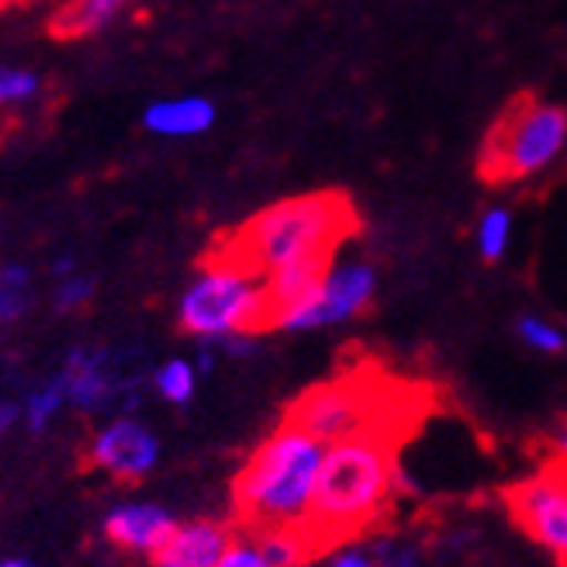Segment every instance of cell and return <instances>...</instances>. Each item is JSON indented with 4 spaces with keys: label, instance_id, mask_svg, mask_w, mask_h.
<instances>
[{
    "label": "cell",
    "instance_id": "6da1fadb",
    "mask_svg": "<svg viewBox=\"0 0 567 567\" xmlns=\"http://www.w3.org/2000/svg\"><path fill=\"white\" fill-rule=\"evenodd\" d=\"M402 488L399 443L388 433H363L326 446L316 498L301 533L311 554L336 550L347 540H360L388 513L394 492Z\"/></svg>",
    "mask_w": 567,
    "mask_h": 567
},
{
    "label": "cell",
    "instance_id": "7a4b0ae2",
    "mask_svg": "<svg viewBox=\"0 0 567 567\" xmlns=\"http://www.w3.org/2000/svg\"><path fill=\"white\" fill-rule=\"evenodd\" d=\"M357 233V212L350 197L322 190L288 197L252 215L233 236H225L215 252L229 257L252 274L267 277L270 270L295 260H332L336 249Z\"/></svg>",
    "mask_w": 567,
    "mask_h": 567
},
{
    "label": "cell",
    "instance_id": "3957f363",
    "mask_svg": "<svg viewBox=\"0 0 567 567\" xmlns=\"http://www.w3.org/2000/svg\"><path fill=\"white\" fill-rule=\"evenodd\" d=\"M326 443L308 436L291 422L277 430L249 453L233 481L236 519L249 533L264 529H301L316 498Z\"/></svg>",
    "mask_w": 567,
    "mask_h": 567
},
{
    "label": "cell",
    "instance_id": "277c9868",
    "mask_svg": "<svg viewBox=\"0 0 567 567\" xmlns=\"http://www.w3.org/2000/svg\"><path fill=\"white\" fill-rule=\"evenodd\" d=\"M177 322L187 336L205 339V343L267 332L264 277L212 249L181 295Z\"/></svg>",
    "mask_w": 567,
    "mask_h": 567
},
{
    "label": "cell",
    "instance_id": "5b68a950",
    "mask_svg": "<svg viewBox=\"0 0 567 567\" xmlns=\"http://www.w3.org/2000/svg\"><path fill=\"white\" fill-rule=\"evenodd\" d=\"M284 422L298 425V430H305L326 446L363 433L394 436V430H399L394 402L371 374H343L336 381L308 388L291 402Z\"/></svg>",
    "mask_w": 567,
    "mask_h": 567
},
{
    "label": "cell",
    "instance_id": "8992f818",
    "mask_svg": "<svg viewBox=\"0 0 567 567\" xmlns=\"http://www.w3.org/2000/svg\"><path fill=\"white\" fill-rule=\"evenodd\" d=\"M567 150V111L544 101H519L492 128L481 174L488 181H529L550 169Z\"/></svg>",
    "mask_w": 567,
    "mask_h": 567
},
{
    "label": "cell",
    "instance_id": "52a82bcc",
    "mask_svg": "<svg viewBox=\"0 0 567 567\" xmlns=\"http://www.w3.org/2000/svg\"><path fill=\"white\" fill-rule=\"evenodd\" d=\"M378 295V270L367 260H332L319 291L305 305L288 311L277 329L280 332H311L326 326H343L371 308Z\"/></svg>",
    "mask_w": 567,
    "mask_h": 567
},
{
    "label": "cell",
    "instance_id": "ba28073f",
    "mask_svg": "<svg viewBox=\"0 0 567 567\" xmlns=\"http://www.w3.org/2000/svg\"><path fill=\"white\" fill-rule=\"evenodd\" d=\"M505 505L536 544L567 560V474H533L505 492Z\"/></svg>",
    "mask_w": 567,
    "mask_h": 567
},
{
    "label": "cell",
    "instance_id": "9c48e42d",
    "mask_svg": "<svg viewBox=\"0 0 567 567\" xmlns=\"http://www.w3.org/2000/svg\"><path fill=\"white\" fill-rule=\"evenodd\" d=\"M87 464L118 481H142L159 464V436L135 415H115L94 433Z\"/></svg>",
    "mask_w": 567,
    "mask_h": 567
},
{
    "label": "cell",
    "instance_id": "30bf717a",
    "mask_svg": "<svg viewBox=\"0 0 567 567\" xmlns=\"http://www.w3.org/2000/svg\"><path fill=\"white\" fill-rule=\"evenodd\" d=\"M174 529L177 516L156 502H118L104 516L107 544H115L118 550L135 557H156Z\"/></svg>",
    "mask_w": 567,
    "mask_h": 567
},
{
    "label": "cell",
    "instance_id": "8fae6325",
    "mask_svg": "<svg viewBox=\"0 0 567 567\" xmlns=\"http://www.w3.org/2000/svg\"><path fill=\"white\" fill-rule=\"evenodd\" d=\"M63 391H66V405L80 412H97L118 399V374H115V360L107 350L97 347H76L66 353L63 371H60Z\"/></svg>",
    "mask_w": 567,
    "mask_h": 567
},
{
    "label": "cell",
    "instance_id": "7c38bea8",
    "mask_svg": "<svg viewBox=\"0 0 567 567\" xmlns=\"http://www.w3.org/2000/svg\"><path fill=\"white\" fill-rule=\"evenodd\" d=\"M236 533L229 523L218 519H194V523H177L169 533L163 550L153 557L156 567H215L221 554L233 547Z\"/></svg>",
    "mask_w": 567,
    "mask_h": 567
},
{
    "label": "cell",
    "instance_id": "4fadbf2b",
    "mask_svg": "<svg viewBox=\"0 0 567 567\" xmlns=\"http://www.w3.org/2000/svg\"><path fill=\"white\" fill-rule=\"evenodd\" d=\"M215 104L202 94H184V97H166L146 107L142 125L159 138H194L205 135L215 125Z\"/></svg>",
    "mask_w": 567,
    "mask_h": 567
},
{
    "label": "cell",
    "instance_id": "5bb4252c",
    "mask_svg": "<svg viewBox=\"0 0 567 567\" xmlns=\"http://www.w3.org/2000/svg\"><path fill=\"white\" fill-rule=\"evenodd\" d=\"M132 4L135 0H70V4L52 14L49 28L55 39H83L122 18Z\"/></svg>",
    "mask_w": 567,
    "mask_h": 567
},
{
    "label": "cell",
    "instance_id": "9a60e30c",
    "mask_svg": "<svg viewBox=\"0 0 567 567\" xmlns=\"http://www.w3.org/2000/svg\"><path fill=\"white\" fill-rule=\"evenodd\" d=\"M249 536L257 540V547L270 567H305L311 557H316L301 529H264V533H249Z\"/></svg>",
    "mask_w": 567,
    "mask_h": 567
},
{
    "label": "cell",
    "instance_id": "2e32d148",
    "mask_svg": "<svg viewBox=\"0 0 567 567\" xmlns=\"http://www.w3.org/2000/svg\"><path fill=\"white\" fill-rule=\"evenodd\" d=\"M32 305V270L24 264H0V329L14 326Z\"/></svg>",
    "mask_w": 567,
    "mask_h": 567
},
{
    "label": "cell",
    "instance_id": "e0dca14e",
    "mask_svg": "<svg viewBox=\"0 0 567 567\" xmlns=\"http://www.w3.org/2000/svg\"><path fill=\"white\" fill-rule=\"evenodd\" d=\"M474 243H477L481 260H485V264H498L505 252H508V243H513V212L502 208V205L488 208L485 215L477 218Z\"/></svg>",
    "mask_w": 567,
    "mask_h": 567
},
{
    "label": "cell",
    "instance_id": "ac0fdd59",
    "mask_svg": "<svg viewBox=\"0 0 567 567\" xmlns=\"http://www.w3.org/2000/svg\"><path fill=\"white\" fill-rule=\"evenodd\" d=\"M63 405H66L63 381H60V378H52V381L39 384L32 394H28L24 405H21V419H24V425H28L32 433H45L49 425L55 422V415L63 412Z\"/></svg>",
    "mask_w": 567,
    "mask_h": 567
},
{
    "label": "cell",
    "instance_id": "d6986e66",
    "mask_svg": "<svg viewBox=\"0 0 567 567\" xmlns=\"http://www.w3.org/2000/svg\"><path fill=\"white\" fill-rule=\"evenodd\" d=\"M153 388L163 402L169 405H187L197 391V367L190 360H166L156 367L153 374Z\"/></svg>",
    "mask_w": 567,
    "mask_h": 567
},
{
    "label": "cell",
    "instance_id": "ffe728a7",
    "mask_svg": "<svg viewBox=\"0 0 567 567\" xmlns=\"http://www.w3.org/2000/svg\"><path fill=\"white\" fill-rule=\"evenodd\" d=\"M516 336L523 339V347H529L536 353H560L567 347V332L540 316H523L516 322Z\"/></svg>",
    "mask_w": 567,
    "mask_h": 567
},
{
    "label": "cell",
    "instance_id": "44dd1931",
    "mask_svg": "<svg viewBox=\"0 0 567 567\" xmlns=\"http://www.w3.org/2000/svg\"><path fill=\"white\" fill-rule=\"evenodd\" d=\"M367 550L374 554L378 567H425L419 547L399 540V536H374V540L367 544Z\"/></svg>",
    "mask_w": 567,
    "mask_h": 567
},
{
    "label": "cell",
    "instance_id": "7402d4cb",
    "mask_svg": "<svg viewBox=\"0 0 567 567\" xmlns=\"http://www.w3.org/2000/svg\"><path fill=\"white\" fill-rule=\"evenodd\" d=\"M42 91V80L32 70L0 66V104H24Z\"/></svg>",
    "mask_w": 567,
    "mask_h": 567
},
{
    "label": "cell",
    "instance_id": "603a6c76",
    "mask_svg": "<svg viewBox=\"0 0 567 567\" xmlns=\"http://www.w3.org/2000/svg\"><path fill=\"white\" fill-rule=\"evenodd\" d=\"M91 298H94V277L80 274V270H73L70 277H60L55 295H52V301L60 311H80Z\"/></svg>",
    "mask_w": 567,
    "mask_h": 567
},
{
    "label": "cell",
    "instance_id": "cb8c5ba5",
    "mask_svg": "<svg viewBox=\"0 0 567 567\" xmlns=\"http://www.w3.org/2000/svg\"><path fill=\"white\" fill-rule=\"evenodd\" d=\"M215 567H270V564L260 554V547H257L252 536H236L233 547L221 554V560Z\"/></svg>",
    "mask_w": 567,
    "mask_h": 567
},
{
    "label": "cell",
    "instance_id": "d4e9b609",
    "mask_svg": "<svg viewBox=\"0 0 567 567\" xmlns=\"http://www.w3.org/2000/svg\"><path fill=\"white\" fill-rule=\"evenodd\" d=\"M326 567H378V560L367 550V544H339L326 557Z\"/></svg>",
    "mask_w": 567,
    "mask_h": 567
},
{
    "label": "cell",
    "instance_id": "484cf974",
    "mask_svg": "<svg viewBox=\"0 0 567 567\" xmlns=\"http://www.w3.org/2000/svg\"><path fill=\"white\" fill-rule=\"evenodd\" d=\"M18 419H21V405H14V402H0V443H4V436L18 425Z\"/></svg>",
    "mask_w": 567,
    "mask_h": 567
},
{
    "label": "cell",
    "instance_id": "4316f807",
    "mask_svg": "<svg viewBox=\"0 0 567 567\" xmlns=\"http://www.w3.org/2000/svg\"><path fill=\"white\" fill-rule=\"evenodd\" d=\"M554 450L560 461H567V419H560V425L554 430Z\"/></svg>",
    "mask_w": 567,
    "mask_h": 567
},
{
    "label": "cell",
    "instance_id": "83f0119b",
    "mask_svg": "<svg viewBox=\"0 0 567 567\" xmlns=\"http://www.w3.org/2000/svg\"><path fill=\"white\" fill-rule=\"evenodd\" d=\"M197 374H212L215 371V353H212V347H205L202 353H197Z\"/></svg>",
    "mask_w": 567,
    "mask_h": 567
},
{
    "label": "cell",
    "instance_id": "f1b7e54d",
    "mask_svg": "<svg viewBox=\"0 0 567 567\" xmlns=\"http://www.w3.org/2000/svg\"><path fill=\"white\" fill-rule=\"evenodd\" d=\"M73 270H76V267H73V257H60V260L52 264V274H55V277H70Z\"/></svg>",
    "mask_w": 567,
    "mask_h": 567
},
{
    "label": "cell",
    "instance_id": "f546056e",
    "mask_svg": "<svg viewBox=\"0 0 567 567\" xmlns=\"http://www.w3.org/2000/svg\"><path fill=\"white\" fill-rule=\"evenodd\" d=\"M0 567H39V564L24 560V557H4V560H0Z\"/></svg>",
    "mask_w": 567,
    "mask_h": 567
},
{
    "label": "cell",
    "instance_id": "4dcf8cb0",
    "mask_svg": "<svg viewBox=\"0 0 567 567\" xmlns=\"http://www.w3.org/2000/svg\"><path fill=\"white\" fill-rule=\"evenodd\" d=\"M8 4H24V0H0V8H8Z\"/></svg>",
    "mask_w": 567,
    "mask_h": 567
},
{
    "label": "cell",
    "instance_id": "1f68e13d",
    "mask_svg": "<svg viewBox=\"0 0 567 567\" xmlns=\"http://www.w3.org/2000/svg\"><path fill=\"white\" fill-rule=\"evenodd\" d=\"M560 567H567V560H560Z\"/></svg>",
    "mask_w": 567,
    "mask_h": 567
}]
</instances>
